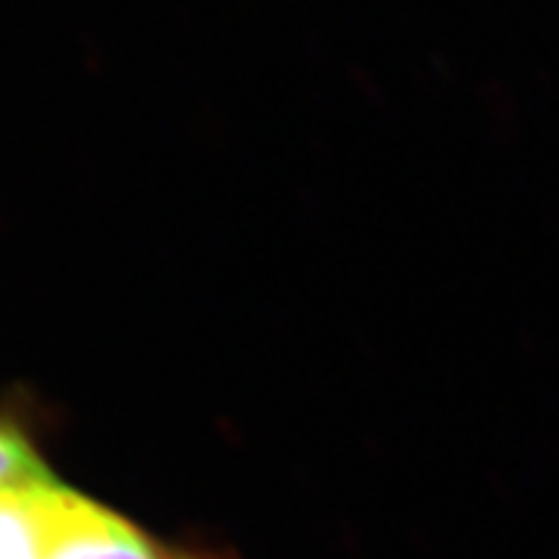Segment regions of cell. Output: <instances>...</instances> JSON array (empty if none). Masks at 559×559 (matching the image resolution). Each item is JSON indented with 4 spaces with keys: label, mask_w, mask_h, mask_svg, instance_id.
I'll list each match as a JSON object with an SVG mask.
<instances>
[{
    "label": "cell",
    "mask_w": 559,
    "mask_h": 559,
    "mask_svg": "<svg viewBox=\"0 0 559 559\" xmlns=\"http://www.w3.org/2000/svg\"><path fill=\"white\" fill-rule=\"evenodd\" d=\"M45 559H171L120 515L70 492Z\"/></svg>",
    "instance_id": "6da1fadb"
},
{
    "label": "cell",
    "mask_w": 559,
    "mask_h": 559,
    "mask_svg": "<svg viewBox=\"0 0 559 559\" xmlns=\"http://www.w3.org/2000/svg\"><path fill=\"white\" fill-rule=\"evenodd\" d=\"M47 466L41 464L37 451L26 443L19 430L0 423V489H9L37 477H45Z\"/></svg>",
    "instance_id": "7a4b0ae2"
}]
</instances>
